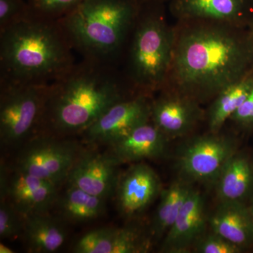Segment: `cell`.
I'll use <instances>...</instances> for the list:
<instances>
[{
    "instance_id": "6da1fadb",
    "label": "cell",
    "mask_w": 253,
    "mask_h": 253,
    "mask_svg": "<svg viewBox=\"0 0 253 253\" xmlns=\"http://www.w3.org/2000/svg\"><path fill=\"white\" fill-rule=\"evenodd\" d=\"M179 23L174 28L172 62L164 87L201 102L213 99L253 69L249 27L212 21Z\"/></svg>"
},
{
    "instance_id": "7a4b0ae2",
    "label": "cell",
    "mask_w": 253,
    "mask_h": 253,
    "mask_svg": "<svg viewBox=\"0 0 253 253\" xmlns=\"http://www.w3.org/2000/svg\"><path fill=\"white\" fill-rule=\"evenodd\" d=\"M135 91L118 64L83 58L50 84L40 132L61 137L83 134Z\"/></svg>"
},
{
    "instance_id": "3957f363",
    "label": "cell",
    "mask_w": 253,
    "mask_h": 253,
    "mask_svg": "<svg viewBox=\"0 0 253 253\" xmlns=\"http://www.w3.org/2000/svg\"><path fill=\"white\" fill-rule=\"evenodd\" d=\"M59 21L28 17L0 31V83L51 84L76 63Z\"/></svg>"
},
{
    "instance_id": "277c9868",
    "label": "cell",
    "mask_w": 253,
    "mask_h": 253,
    "mask_svg": "<svg viewBox=\"0 0 253 253\" xmlns=\"http://www.w3.org/2000/svg\"><path fill=\"white\" fill-rule=\"evenodd\" d=\"M144 1L84 0L59 20L73 49L84 59L121 63Z\"/></svg>"
},
{
    "instance_id": "5b68a950",
    "label": "cell",
    "mask_w": 253,
    "mask_h": 253,
    "mask_svg": "<svg viewBox=\"0 0 253 253\" xmlns=\"http://www.w3.org/2000/svg\"><path fill=\"white\" fill-rule=\"evenodd\" d=\"M163 4L143 3L122 58L131 86L150 95L166 86L174 52V28L165 18Z\"/></svg>"
},
{
    "instance_id": "8992f818",
    "label": "cell",
    "mask_w": 253,
    "mask_h": 253,
    "mask_svg": "<svg viewBox=\"0 0 253 253\" xmlns=\"http://www.w3.org/2000/svg\"><path fill=\"white\" fill-rule=\"evenodd\" d=\"M49 85L0 83V139L3 146L27 142L40 132Z\"/></svg>"
},
{
    "instance_id": "52a82bcc",
    "label": "cell",
    "mask_w": 253,
    "mask_h": 253,
    "mask_svg": "<svg viewBox=\"0 0 253 253\" xmlns=\"http://www.w3.org/2000/svg\"><path fill=\"white\" fill-rule=\"evenodd\" d=\"M39 132L27 141L16 163V170L38 176L60 186L81 154L75 141Z\"/></svg>"
},
{
    "instance_id": "ba28073f",
    "label": "cell",
    "mask_w": 253,
    "mask_h": 253,
    "mask_svg": "<svg viewBox=\"0 0 253 253\" xmlns=\"http://www.w3.org/2000/svg\"><path fill=\"white\" fill-rule=\"evenodd\" d=\"M235 139L219 133L196 136L179 151L177 167L181 179L189 183H215L229 159L237 152Z\"/></svg>"
},
{
    "instance_id": "9c48e42d",
    "label": "cell",
    "mask_w": 253,
    "mask_h": 253,
    "mask_svg": "<svg viewBox=\"0 0 253 253\" xmlns=\"http://www.w3.org/2000/svg\"><path fill=\"white\" fill-rule=\"evenodd\" d=\"M152 95L135 91L113 104L84 133L85 140L109 145L151 121Z\"/></svg>"
},
{
    "instance_id": "30bf717a",
    "label": "cell",
    "mask_w": 253,
    "mask_h": 253,
    "mask_svg": "<svg viewBox=\"0 0 253 253\" xmlns=\"http://www.w3.org/2000/svg\"><path fill=\"white\" fill-rule=\"evenodd\" d=\"M160 91L151 100V121L168 138L187 135L204 119L199 101L168 86Z\"/></svg>"
},
{
    "instance_id": "8fae6325",
    "label": "cell",
    "mask_w": 253,
    "mask_h": 253,
    "mask_svg": "<svg viewBox=\"0 0 253 253\" xmlns=\"http://www.w3.org/2000/svg\"><path fill=\"white\" fill-rule=\"evenodd\" d=\"M169 11L179 22L212 21L249 27L253 0H170Z\"/></svg>"
},
{
    "instance_id": "7c38bea8",
    "label": "cell",
    "mask_w": 253,
    "mask_h": 253,
    "mask_svg": "<svg viewBox=\"0 0 253 253\" xmlns=\"http://www.w3.org/2000/svg\"><path fill=\"white\" fill-rule=\"evenodd\" d=\"M119 163L109 153L82 150L68 174V186H76L106 199L115 194L120 174Z\"/></svg>"
},
{
    "instance_id": "4fadbf2b",
    "label": "cell",
    "mask_w": 253,
    "mask_h": 253,
    "mask_svg": "<svg viewBox=\"0 0 253 253\" xmlns=\"http://www.w3.org/2000/svg\"><path fill=\"white\" fill-rule=\"evenodd\" d=\"M161 193L159 176L148 165L136 163L118 178L115 194L118 209L126 217L144 212Z\"/></svg>"
},
{
    "instance_id": "5bb4252c",
    "label": "cell",
    "mask_w": 253,
    "mask_h": 253,
    "mask_svg": "<svg viewBox=\"0 0 253 253\" xmlns=\"http://www.w3.org/2000/svg\"><path fill=\"white\" fill-rule=\"evenodd\" d=\"M59 186L38 176L15 169L9 175L6 194L8 199L23 215L49 212L56 204Z\"/></svg>"
},
{
    "instance_id": "9a60e30c",
    "label": "cell",
    "mask_w": 253,
    "mask_h": 253,
    "mask_svg": "<svg viewBox=\"0 0 253 253\" xmlns=\"http://www.w3.org/2000/svg\"><path fill=\"white\" fill-rule=\"evenodd\" d=\"M151 237L139 228H101L89 231L75 245L76 253H141L151 250Z\"/></svg>"
},
{
    "instance_id": "2e32d148",
    "label": "cell",
    "mask_w": 253,
    "mask_h": 253,
    "mask_svg": "<svg viewBox=\"0 0 253 253\" xmlns=\"http://www.w3.org/2000/svg\"><path fill=\"white\" fill-rule=\"evenodd\" d=\"M207 223L204 197L194 188L174 224L164 236L161 251L170 253L187 252L206 232Z\"/></svg>"
},
{
    "instance_id": "e0dca14e",
    "label": "cell",
    "mask_w": 253,
    "mask_h": 253,
    "mask_svg": "<svg viewBox=\"0 0 253 253\" xmlns=\"http://www.w3.org/2000/svg\"><path fill=\"white\" fill-rule=\"evenodd\" d=\"M168 139V136L150 121L110 144L107 153L120 165L140 162L161 157L167 149Z\"/></svg>"
},
{
    "instance_id": "ac0fdd59",
    "label": "cell",
    "mask_w": 253,
    "mask_h": 253,
    "mask_svg": "<svg viewBox=\"0 0 253 253\" xmlns=\"http://www.w3.org/2000/svg\"><path fill=\"white\" fill-rule=\"evenodd\" d=\"M208 221L211 231L240 249L253 244V219L244 203L220 202Z\"/></svg>"
},
{
    "instance_id": "d6986e66",
    "label": "cell",
    "mask_w": 253,
    "mask_h": 253,
    "mask_svg": "<svg viewBox=\"0 0 253 253\" xmlns=\"http://www.w3.org/2000/svg\"><path fill=\"white\" fill-rule=\"evenodd\" d=\"M219 202L244 203L253 194V163L236 153L226 163L215 181Z\"/></svg>"
},
{
    "instance_id": "ffe728a7",
    "label": "cell",
    "mask_w": 253,
    "mask_h": 253,
    "mask_svg": "<svg viewBox=\"0 0 253 253\" xmlns=\"http://www.w3.org/2000/svg\"><path fill=\"white\" fill-rule=\"evenodd\" d=\"M22 235L29 252L50 253L62 247L67 234L61 220L47 212L26 216Z\"/></svg>"
},
{
    "instance_id": "44dd1931",
    "label": "cell",
    "mask_w": 253,
    "mask_h": 253,
    "mask_svg": "<svg viewBox=\"0 0 253 253\" xmlns=\"http://www.w3.org/2000/svg\"><path fill=\"white\" fill-rule=\"evenodd\" d=\"M253 88V68L244 77L226 86L214 98L207 113L210 132L219 133L236 112Z\"/></svg>"
},
{
    "instance_id": "7402d4cb",
    "label": "cell",
    "mask_w": 253,
    "mask_h": 253,
    "mask_svg": "<svg viewBox=\"0 0 253 253\" xmlns=\"http://www.w3.org/2000/svg\"><path fill=\"white\" fill-rule=\"evenodd\" d=\"M193 189L191 183L179 179L161 193V201L151 228L153 237L161 239L166 235Z\"/></svg>"
},
{
    "instance_id": "603a6c76",
    "label": "cell",
    "mask_w": 253,
    "mask_h": 253,
    "mask_svg": "<svg viewBox=\"0 0 253 253\" xmlns=\"http://www.w3.org/2000/svg\"><path fill=\"white\" fill-rule=\"evenodd\" d=\"M105 200L76 186H68L67 191L58 199L56 204L63 219L83 223L94 220L102 215L105 211Z\"/></svg>"
},
{
    "instance_id": "cb8c5ba5",
    "label": "cell",
    "mask_w": 253,
    "mask_h": 253,
    "mask_svg": "<svg viewBox=\"0 0 253 253\" xmlns=\"http://www.w3.org/2000/svg\"><path fill=\"white\" fill-rule=\"evenodd\" d=\"M84 0H26L29 17L59 21Z\"/></svg>"
},
{
    "instance_id": "d4e9b609",
    "label": "cell",
    "mask_w": 253,
    "mask_h": 253,
    "mask_svg": "<svg viewBox=\"0 0 253 253\" xmlns=\"http://www.w3.org/2000/svg\"><path fill=\"white\" fill-rule=\"evenodd\" d=\"M25 216L8 199L0 204V237L14 239L23 234Z\"/></svg>"
},
{
    "instance_id": "484cf974",
    "label": "cell",
    "mask_w": 253,
    "mask_h": 253,
    "mask_svg": "<svg viewBox=\"0 0 253 253\" xmlns=\"http://www.w3.org/2000/svg\"><path fill=\"white\" fill-rule=\"evenodd\" d=\"M193 249L199 253H239L244 251L212 231L205 232L196 241Z\"/></svg>"
},
{
    "instance_id": "4316f807",
    "label": "cell",
    "mask_w": 253,
    "mask_h": 253,
    "mask_svg": "<svg viewBox=\"0 0 253 253\" xmlns=\"http://www.w3.org/2000/svg\"><path fill=\"white\" fill-rule=\"evenodd\" d=\"M28 17L26 0H0V31Z\"/></svg>"
},
{
    "instance_id": "83f0119b",
    "label": "cell",
    "mask_w": 253,
    "mask_h": 253,
    "mask_svg": "<svg viewBox=\"0 0 253 253\" xmlns=\"http://www.w3.org/2000/svg\"><path fill=\"white\" fill-rule=\"evenodd\" d=\"M230 121L243 129H253V88Z\"/></svg>"
},
{
    "instance_id": "f1b7e54d",
    "label": "cell",
    "mask_w": 253,
    "mask_h": 253,
    "mask_svg": "<svg viewBox=\"0 0 253 253\" xmlns=\"http://www.w3.org/2000/svg\"><path fill=\"white\" fill-rule=\"evenodd\" d=\"M0 253H14L10 248L8 246H5L4 244H0Z\"/></svg>"
},
{
    "instance_id": "f546056e",
    "label": "cell",
    "mask_w": 253,
    "mask_h": 253,
    "mask_svg": "<svg viewBox=\"0 0 253 253\" xmlns=\"http://www.w3.org/2000/svg\"><path fill=\"white\" fill-rule=\"evenodd\" d=\"M249 30L250 36H251V41H252L253 45V21H251V23H250V25L249 26Z\"/></svg>"
},
{
    "instance_id": "4dcf8cb0",
    "label": "cell",
    "mask_w": 253,
    "mask_h": 253,
    "mask_svg": "<svg viewBox=\"0 0 253 253\" xmlns=\"http://www.w3.org/2000/svg\"><path fill=\"white\" fill-rule=\"evenodd\" d=\"M141 1H158V2H165L166 1H170V0H140Z\"/></svg>"
},
{
    "instance_id": "1f68e13d",
    "label": "cell",
    "mask_w": 253,
    "mask_h": 253,
    "mask_svg": "<svg viewBox=\"0 0 253 253\" xmlns=\"http://www.w3.org/2000/svg\"><path fill=\"white\" fill-rule=\"evenodd\" d=\"M250 212L251 213V215H252L253 219V201L252 204H251V206L249 207Z\"/></svg>"
}]
</instances>
